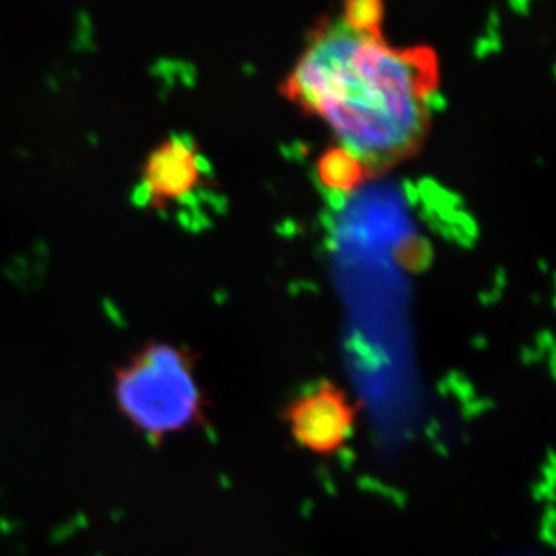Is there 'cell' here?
Wrapping results in <instances>:
<instances>
[{
    "mask_svg": "<svg viewBox=\"0 0 556 556\" xmlns=\"http://www.w3.org/2000/svg\"><path fill=\"white\" fill-rule=\"evenodd\" d=\"M438 87L431 48H394L383 33L355 31L337 16L314 27L281 90L375 177L426 147Z\"/></svg>",
    "mask_w": 556,
    "mask_h": 556,
    "instance_id": "obj_1",
    "label": "cell"
},
{
    "mask_svg": "<svg viewBox=\"0 0 556 556\" xmlns=\"http://www.w3.org/2000/svg\"><path fill=\"white\" fill-rule=\"evenodd\" d=\"M114 396L126 420L157 443L207 420L197 361L168 342H150L117 369Z\"/></svg>",
    "mask_w": 556,
    "mask_h": 556,
    "instance_id": "obj_2",
    "label": "cell"
},
{
    "mask_svg": "<svg viewBox=\"0 0 556 556\" xmlns=\"http://www.w3.org/2000/svg\"><path fill=\"white\" fill-rule=\"evenodd\" d=\"M357 418L358 405L331 380H320L298 394L283 410L292 440L319 457L336 456L346 446Z\"/></svg>",
    "mask_w": 556,
    "mask_h": 556,
    "instance_id": "obj_3",
    "label": "cell"
},
{
    "mask_svg": "<svg viewBox=\"0 0 556 556\" xmlns=\"http://www.w3.org/2000/svg\"><path fill=\"white\" fill-rule=\"evenodd\" d=\"M202 157L193 142L185 136H172L153 150L144 168V182L152 191V205H163V200L188 199L199 185Z\"/></svg>",
    "mask_w": 556,
    "mask_h": 556,
    "instance_id": "obj_4",
    "label": "cell"
},
{
    "mask_svg": "<svg viewBox=\"0 0 556 556\" xmlns=\"http://www.w3.org/2000/svg\"><path fill=\"white\" fill-rule=\"evenodd\" d=\"M320 185L337 193H352L369 179L368 169L346 148L333 144L317 161Z\"/></svg>",
    "mask_w": 556,
    "mask_h": 556,
    "instance_id": "obj_5",
    "label": "cell"
},
{
    "mask_svg": "<svg viewBox=\"0 0 556 556\" xmlns=\"http://www.w3.org/2000/svg\"><path fill=\"white\" fill-rule=\"evenodd\" d=\"M383 0H344L341 21L355 31L382 35Z\"/></svg>",
    "mask_w": 556,
    "mask_h": 556,
    "instance_id": "obj_6",
    "label": "cell"
},
{
    "mask_svg": "<svg viewBox=\"0 0 556 556\" xmlns=\"http://www.w3.org/2000/svg\"><path fill=\"white\" fill-rule=\"evenodd\" d=\"M71 48L76 53L92 54L98 51L96 43V27L89 11L79 10L74 18V37Z\"/></svg>",
    "mask_w": 556,
    "mask_h": 556,
    "instance_id": "obj_7",
    "label": "cell"
},
{
    "mask_svg": "<svg viewBox=\"0 0 556 556\" xmlns=\"http://www.w3.org/2000/svg\"><path fill=\"white\" fill-rule=\"evenodd\" d=\"M130 200L131 204L137 205V207H147V205H152V191H150V188H148L144 180H141V182L134 188Z\"/></svg>",
    "mask_w": 556,
    "mask_h": 556,
    "instance_id": "obj_8",
    "label": "cell"
}]
</instances>
